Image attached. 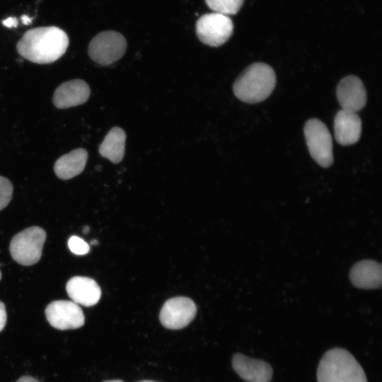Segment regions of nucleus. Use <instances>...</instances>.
Wrapping results in <instances>:
<instances>
[{
	"label": "nucleus",
	"instance_id": "7ed1b4c3",
	"mask_svg": "<svg viewBox=\"0 0 382 382\" xmlns=\"http://www.w3.org/2000/svg\"><path fill=\"white\" fill-rule=\"evenodd\" d=\"M318 382H367L358 361L347 350L334 348L321 358L317 371Z\"/></svg>",
	"mask_w": 382,
	"mask_h": 382
},
{
	"label": "nucleus",
	"instance_id": "2eb2a0df",
	"mask_svg": "<svg viewBox=\"0 0 382 382\" xmlns=\"http://www.w3.org/2000/svg\"><path fill=\"white\" fill-rule=\"evenodd\" d=\"M381 265L373 260H364L355 263L350 272L352 284L359 289H374L381 286Z\"/></svg>",
	"mask_w": 382,
	"mask_h": 382
},
{
	"label": "nucleus",
	"instance_id": "20e7f679",
	"mask_svg": "<svg viewBox=\"0 0 382 382\" xmlns=\"http://www.w3.org/2000/svg\"><path fill=\"white\" fill-rule=\"evenodd\" d=\"M45 239L46 232L39 226L23 230L11 241L9 250L12 258L22 265L37 263L41 258Z\"/></svg>",
	"mask_w": 382,
	"mask_h": 382
},
{
	"label": "nucleus",
	"instance_id": "ddd939ff",
	"mask_svg": "<svg viewBox=\"0 0 382 382\" xmlns=\"http://www.w3.org/2000/svg\"><path fill=\"white\" fill-rule=\"evenodd\" d=\"M66 290L72 301L88 307L96 305L101 296V290L97 282L86 277L71 278L66 283Z\"/></svg>",
	"mask_w": 382,
	"mask_h": 382
},
{
	"label": "nucleus",
	"instance_id": "f8f14e48",
	"mask_svg": "<svg viewBox=\"0 0 382 382\" xmlns=\"http://www.w3.org/2000/svg\"><path fill=\"white\" fill-rule=\"evenodd\" d=\"M90 93V88L84 81L73 79L62 83L56 88L52 102L57 108L65 109L86 103Z\"/></svg>",
	"mask_w": 382,
	"mask_h": 382
},
{
	"label": "nucleus",
	"instance_id": "aec40b11",
	"mask_svg": "<svg viewBox=\"0 0 382 382\" xmlns=\"http://www.w3.org/2000/svg\"><path fill=\"white\" fill-rule=\"evenodd\" d=\"M70 250L75 255H82L88 253L90 247L82 238L73 236L68 241Z\"/></svg>",
	"mask_w": 382,
	"mask_h": 382
},
{
	"label": "nucleus",
	"instance_id": "6e6552de",
	"mask_svg": "<svg viewBox=\"0 0 382 382\" xmlns=\"http://www.w3.org/2000/svg\"><path fill=\"white\" fill-rule=\"evenodd\" d=\"M196 312V306L192 299L178 296L166 301L161 310L159 318L165 328L178 330L191 323Z\"/></svg>",
	"mask_w": 382,
	"mask_h": 382
},
{
	"label": "nucleus",
	"instance_id": "9d476101",
	"mask_svg": "<svg viewBox=\"0 0 382 382\" xmlns=\"http://www.w3.org/2000/svg\"><path fill=\"white\" fill-rule=\"evenodd\" d=\"M337 98L342 110L357 112L366 103V92L364 86L357 76H347L337 85Z\"/></svg>",
	"mask_w": 382,
	"mask_h": 382
},
{
	"label": "nucleus",
	"instance_id": "f3484780",
	"mask_svg": "<svg viewBox=\"0 0 382 382\" xmlns=\"http://www.w3.org/2000/svg\"><path fill=\"white\" fill-rule=\"evenodd\" d=\"M125 132L118 127H112L99 146V153L113 163H120L125 155Z\"/></svg>",
	"mask_w": 382,
	"mask_h": 382
},
{
	"label": "nucleus",
	"instance_id": "412c9836",
	"mask_svg": "<svg viewBox=\"0 0 382 382\" xmlns=\"http://www.w3.org/2000/svg\"><path fill=\"white\" fill-rule=\"evenodd\" d=\"M7 315L6 312L5 305L0 301V332L4 328L6 323Z\"/></svg>",
	"mask_w": 382,
	"mask_h": 382
},
{
	"label": "nucleus",
	"instance_id": "423d86ee",
	"mask_svg": "<svg viewBox=\"0 0 382 382\" xmlns=\"http://www.w3.org/2000/svg\"><path fill=\"white\" fill-rule=\"evenodd\" d=\"M304 135L312 158L323 168L333 163L332 142L325 125L318 119H311L304 126Z\"/></svg>",
	"mask_w": 382,
	"mask_h": 382
},
{
	"label": "nucleus",
	"instance_id": "b1692460",
	"mask_svg": "<svg viewBox=\"0 0 382 382\" xmlns=\"http://www.w3.org/2000/svg\"><path fill=\"white\" fill-rule=\"evenodd\" d=\"M21 20L23 22V23L25 24V25L30 24L31 23V21H32V18H30V17H28L26 15L22 16L21 18Z\"/></svg>",
	"mask_w": 382,
	"mask_h": 382
},
{
	"label": "nucleus",
	"instance_id": "f257e3e1",
	"mask_svg": "<svg viewBox=\"0 0 382 382\" xmlns=\"http://www.w3.org/2000/svg\"><path fill=\"white\" fill-rule=\"evenodd\" d=\"M66 33L56 26L28 30L18 42V53L37 64H50L60 58L69 46Z\"/></svg>",
	"mask_w": 382,
	"mask_h": 382
},
{
	"label": "nucleus",
	"instance_id": "dca6fc26",
	"mask_svg": "<svg viewBox=\"0 0 382 382\" xmlns=\"http://www.w3.org/2000/svg\"><path fill=\"white\" fill-rule=\"evenodd\" d=\"M88 159L86 149L79 148L59 157L55 162L54 170L62 180H69L80 174Z\"/></svg>",
	"mask_w": 382,
	"mask_h": 382
},
{
	"label": "nucleus",
	"instance_id": "a211bd4d",
	"mask_svg": "<svg viewBox=\"0 0 382 382\" xmlns=\"http://www.w3.org/2000/svg\"><path fill=\"white\" fill-rule=\"evenodd\" d=\"M205 2L214 12L228 16L237 13L244 0H205Z\"/></svg>",
	"mask_w": 382,
	"mask_h": 382
},
{
	"label": "nucleus",
	"instance_id": "4468645a",
	"mask_svg": "<svg viewBox=\"0 0 382 382\" xmlns=\"http://www.w3.org/2000/svg\"><path fill=\"white\" fill-rule=\"evenodd\" d=\"M336 141L342 146L357 142L361 132V121L357 112L340 110L334 120Z\"/></svg>",
	"mask_w": 382,
	"mask_h": 382
},
{
	"label": "nucleus",
	"instance_id": "6ab92c4d",
	"mask_svg": "<svg viewBox=\"0 0 382 382\" xmlns=\"http://www.w3.org/2000/svg\"><path fill=\"white\" fill-rule=\"evenodd\" d=\"M13 185L5 177L0 175V211L4 209L12 199Z\"/></svg>",
	"mask_w": 382,
	"mask_h": 382
},
{
	"label": "nucleus",
	"instance_id": "a878e982",
	"mask_svg": "<svg viewBox=\"0 0 382 382\" xmlns=\"http://www.w3.org/2000/svg\"><path fill=\"white\" fill-rule=\"evenodd\" d=\"M104 382H123V381L120 380H112V381H106Z\"/></svg>",
	"mask_w": 382,
	"mask_h": 382
},
{
	"label": "nucleus",
	"instance_id": "bb28decb",
	"mask_svg": "<svg viewBox=\"0 0 382 382\" xmlns=\"http://www.w3.org/2000/svg\"><path fill=\"white\" fill-rule=\"evenodd\" d=\"M91 244L92 245H96V244H98V242H97V241L93 240V241H91Z\"/></svg>",
	"mask_w": 382,
	"mask_h": 382
},
{
	"label": "nucleus",
	"instance_id": "c85d7f7f",
	"mask_svg": "<svg viewBox=\"0 0 382 382\" xmlns=\"http://www.w3.org/2000/svg\"><path fill=\"white\" fill-rule=\"evenodd\" d=\"M1 272L0 271V280H1Z\"/></svg>",
	"mask_w": 382,
	"mask_h": 382
},
{
	"label": "nucleus",
	"instance_id": "9b49d317",
	"mask_svg": "<svg viewBox=\"0 0 382 382\" xmlns=\"http://www.w3.org/2000/svg\"><path fill=\"white\" fill-rule=\"evenodd\" d=\"M232 365L236 374L248 382H270L272 380V368L265 361L236 354Z\"/></svg>",
	"mask_w": 382,
	"mask_h": 382
},
{
	"label": "nucleus",
	"instance_id": "393cba45",
	"mask_svg": "<svg viewBox=\"0 0 382 382\" xmlns=\"http://www.w3.org/2000/svg\"><path fill=\"white\" fill-rule=\"evenodd\" d=\"M89 231V227L88 226H84L83 228V233L86 234Z\"/></svg>",
	"mask_w": 382,
	"mask_h": 382
},
{
	"label": "nucleus",
	"instance_id": "1a4fd4ad",
	"mask_svg": "<svg viewBox=\"0 0 382 382\" xmlns=\"http://www.w3.org/2000/svg\"><path fill=\"white\" fill-rule=\"evenodd\" d=\"M45 316L53 328L61 330L81 328L85 322L81 308L71 301L51 302L45 308Z\"/></svg>",
	"mask_w": 382,
	"mask_h": 382
},
{
	"label": "nucleus",
	"instance_id": "0eeeda50",
	"mask_svg": "<svg viewBox=\"0 0 382 382\" xmlns=\"http://www.w3.org/2000/svg\"><path fill=\"white\" fill-rule=\"evenodd\" d=\"M233 24L226 15L209 13L202 15L196 23V33L199 40L211 47L224 44L231 36Z\"/></svg>",
	"mask_w": 382,
	"mask_h": 382
},
{
	"label": "nucleus",
	"instance_id": "4be33fe9",
	"mask_svg": "<svg viewBox=\"0 0 382 382\" xmlns=\"http://www.w3.org/2000/svg\"><path fill=\"white\" fill-rule=\"evenodd\" d=\"M4 26L8 28L16 27L18 25V21L16 18L8 17L2 21Z\"/></svg>",
	"mask_w": 382,
	"mask_h": 382
},
{
	"label": "nucleus",
	"instance_id": "f03ea898",
	"mask_svg": "<svg viewBox=\"0 0 382 382\" xmlns=\"http://www.w3.org/2000/svg\"><path fill=\"white\" fill-rule=\"evenodd\" d=\"M276 84L273 69L265 63L248 66L239 75L233 86L235 96L247 103H256L265 100Z\"/></svg>",
	"mask_w": 382,
	"mask_h": 382
},
{
	"label": "nucleus",
	"instance_id": "cd10ccee",
	"mask_svg": "<svg viewBox=\"0 0 382 382\" xmlns=\"http://www.w3.org/2000/svg\"><path fill=\"white\" fill-rule=\"evenodd\" d=\"M140 382H154V381H140Z\"/></svg>",
	"mask_w": 382,
	"mask_h": 382
},
{
	"label": "nucleus",
	"instance_id": "39448f33",
	"mask_svg": "<svg viewBox=\"0 0 382 382\" xmlns=\"http://www.w3.org/2000/svg\"><path fill=\"white\" fill-rule=\"evenodd\" d=\"M127 41L124 36L114 30L103 31L89 43L88 53L95 62L110 65L120 59L125 53Z\"/></svg>",
	"mask_w": 382,
	"mask_h": 382
},
{
	"label": "nucleus",
	"instance_id": "5701e85b",
	"mask_svg": "<svg viewBox=\"0 0 382 382\" xmlns=\"http://www.w3.org/2000/svg\"><path fill=\"white\" fill-rule=\"evenodd\" d=\"M16 382H40V381L32 376H23L21 377Z\"/></svg>",
	"mask_w": 382,
	"mask_h": 382
}]
</instances>
